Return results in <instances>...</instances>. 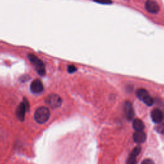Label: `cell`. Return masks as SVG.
Wrapping results in <instances>:
<instances>
[{
    "instance_id": "8fae6325",
    "label": "cell",
    "mask_w": 164,
    "mask_h": 164,
    "mask_svg": "<svg viewBox=\"0 0 164 164\" xmlns=\"http://www.w3.org/2000/svg\"><path fill=\"white\" fill-rule=\"evenodd\" d=\"M133 128L135 131H143L145 128V125L142 121L139 119H135L133 122Z\"/></svg>"
},
{
    "instance_id": "52a82bcc",
    "label": "cell",
    "mask_w": 164,
    "mask_h": 164,
    "mask_svg": "<svg viewBox=\"0 0 164 164\" xmlns=\"http://www.w3.org/2000/svg\"><path fill=\"white\" fill-rule=\"evenodd\" d=\"M30 90L34 94H40L44 90L43 84L39 79L34 80L30 85Z\"/></svg>"
},
{
    "instance_id": "5bb4252c",
    "label": "cell",
    "mask_w": 164,
    "mask_h": 164,
    "mask_svg": "<svg viewBox=\"0 0 164 164\" xmlns=\"http://www.w3.org/2000/svg\"><path fill=\"white\" fill-rule=\"evenodd\" d=\"M67 71L69 73H74L75 72L77 71L76 67L73 65H70L67 67Z\"/></svg>"
},
{
    "instance_id": "30bf717a",
    "label": "cell",
    "mask_w": 164,
    "mask_h": 164,
    "mask_svg": "<svg viewBox=\"0 0 164 164\" xmlns=\"http://www.w3.org/2000/svg\"><path fill=\"white\" fill-rule=\"evenodd\" d=\"M133 139L137 144H142L146 140V135L143 131H135L133 135Z\"/></svg>"
},
{
    "instance_id": "9c48e42d",
    "label": "cell",
    "mask_w": 164,
    "mask_h": 164,
    "mask_svg": "<svg viewBox=\"0 0 164 164\" xmlns=\"http://www.w3.org/2000/svg\"><path fill=\"white\" fill-rule=\"evenodd\" d=\"M124 112L126 119L128 121H132L134 118L135 113L133 106L130 101H126L124 105Z\"/></svg>"
},
{
    "instance_id": "7a4b0ae2",
    "label": "cell",
    "mask_w": 164,
    "mask_h": 164,
    "mask_svg": "<svg viewBox=\"0 0 164 164\" xmlns=\"http://www.w3.org/2000/svg\"><path fill=\"white\" fill-rule=\"evenodd\" d=\"M28 57L31 62L35 65L36 71L38 74L40 76H44V75L46 74V70L44 64L43 62V61L39 59L36 56L33 54H29L28 55Z\"/></svg>"
},
{
    "instance_id": "3957f363",
    "label": "cell",
    "mask_w": 164,
    "mask_h": 164,
    "mask_svg": "<svg viewBox=\"0 0 164 164\" xmlns=\"http://www.w3.org/2000/svg\"><path fill=\"white\" fill-rule=\"evenodd\" d=\"M137 98L143 101L148 106H151L154 103V100L152 97L149 95L147 90L144 89H139L137 91Z\"/></svg>"
},
{
    "instance_id": "4fadbf2b",
    "label": "cell",
    "mask_w": 164,
    "mask_h": 164,
    "mask_svg": "<svg viewBox=\"0 0 164 164\" xmlns=\"http://www.w3.org/2000/svg\"><path fill=\"white\" fill-rule=\"evenodd\" d=\"M157 131L161 133L162 135H164V123H162V124L159 125L156 128Z\"/></svg>"
},
{
    "instance_id": "5b68a950",
    "label": "cell",
    "mask_w": 164,
    "mask_h": 164,
    "mask_svg": "<svg viewBox=\"0 0 164 164\" xmlns=\"http://www.w3.org/2000/svg\"><path fill=\"white\" fill-rule=\"evenodd\" d=\"M29 107H30L29 102L27 99L24 98L23 101L21 102V103L19 104L16 110V116L20 121H23L25 120V114L26 111L28 110Z\"/></svg>"
},
{
    "instance_id": "9a60e30c",
    "label": "cell",
    "mask_w": 164,
    "mask_h": 164,
    "mask_svg": "<svg viewBox=\"0 0 164 164\" xmlns=\"http://www.w3.org/2000/svg\"><path fill=\"white\" fill-rule=\"evenodd\" d=\"M94 1L102 4H110L112 3L111 0H94Z\"/></svg>"
},
{
    "instance_id": "6da1fadb",
    "label": "cell",
    "mask_w": 164,
    "mask_h": 164,
    "mask_svg": "<svg viewBox=\"0 0 164 164\" xmlns=\"http://www.w3.org/2000/svg\"><path fill=\"white\" fill-rule=\"evenodd\" d=\"M50 117V112L49 109L45 107L37 108L35 112L34 117L35 121L39 124H44L46 122Z\"/></svg>"
},
{
    "instance_id": "277c9868",
    "label": "cell",
    "mask_w": 164,
    "mask_h": 164,
    "mask_svg": "<svg viewBox=\"0 0 164 164\" xmlns=\"http://www.w3.org/2000/svg\"><path fill=\"white\" fill-rule=\"evenodd\" d=\"M46 103L51 108H57L62 104V99L57 94H50L45 99Z\"/></svg>"
},
{
    "instance_id": "7c38bea8",
    "label": "cell",
    "mask_w": 164,
    "mask_h": 164,
    "mask_svg": "<svg viewBox=\"0 0 164 164\" xmlns=\"http://www.w3.org/2000/svg\"><path fill=\"white\" fill-rule=\"evenodd\" d=\"M137 155L131 153L127 160L126 164H137Z\"/></svg>"
},
{
    "instance_id": "2e32d148",
    "label": "cell",
    "mask_w": 164,
    "mask_h": 164,
    "mask_svg": "<svg viewBox=\"0 0 164 164\" xmlns=\"http://www.w3.org/2000/svg\"><path fill=\"white\" fill-rule=\"evenodd\" d=\"M141 164H155V162H154V161L153 160L149 159V158H147V159L144 160L142 162Z\"/></svg>"
},
{
    "instance_id": "ba28073f",
    "label": "cell",
    "mask_w": 164,
    "mask_h": 164,
    "mask_svg": "<svg viewBox=\"0 0 164 164\" xmlns=\"http://www.w3.org/2000/svg\"><path fill=\"white\" fill-rule=\"evenodd\" d=\"M151 117L154 122L159 124V123L162 122L164 119V114L161 110L155 108L151 112Z\"/></svg>"
},
{
    "instance_id": "8992f818",
    "label": "cell",
    "mask_w": 164,
    "mask_h": 164,
    "mask_svg": "<svg viewBox=\"0 0 164 164\" xmlns=\"http://www.w3.org/2000/svg\"><path fill=\"white\" fill-rule=\"evenodd\" d=\"M145 8L148 12L153 14L158 13L160 9L159 5L154 0H147L145 3Z\"/></svg>"
}]
</instances>
